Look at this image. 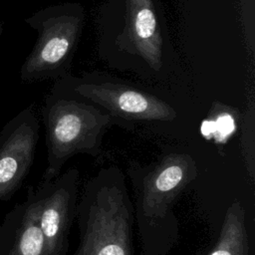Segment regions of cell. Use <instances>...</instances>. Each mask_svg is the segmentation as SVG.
<instances>
[{
	"mask_svg": "<svg viewBox=\"0 0 255 255\" xmlns=\"http://www.w3.org/2000/svg\"><path fill=\"white\" fill-rule=\"evenodd\" d=\"M136 217L144 255H163L177 239V222L172 206L177 196L193 181L197 167L186 153H168L151 166L131 167Z\"/></svg>",
	"mask_w": 255,
	"mask_h": 255,
	"instance_id": "6da1fadb",
	"label": "cell"
},
{
	"mask_svg": "<svg viewBox=\"0 0 255 255\" xmlns=\"http://www.w3.org/2000/svg\"><path fill=\"white\" fill-rule=\"evenodd\" d=\"M76 216L80 243L74 255H133L134 210L117 166L101 168L86 182Z\"/></svg>",
	"mask_w": 255,
	"mask_h": 255,
	"instance_id": "7a4b0ae2",
	"label": "cell"
},
{
	"mask_svg": "<svg viewBox=\"0 0 255 255\" xmlns=\"http://www.w3.org/2000/svg\"><path fill=\"white\" fill-rule=\"evenodd\" d=\"M42 117L48 149L44 181L56 178L66 161L76 154L101 155L104 134L115 124L103 109L83 98H68L57 85L45 99Z\"/></svg>",
	"mask_w": 255,
	"mask_h": 255,
	"instance_id": "3957f363",
	"label": "cell"
},
{
	"mask_svg": "<svg viewBox=\"0 0 255 255\" xmlns=\"http://www.w3.org/2000/svg\"><path fill=\"white\" fill-rule=\"evenodd\" d=\"M85 14L78 3H64L37 11L24 21L37 31V41L20 69L22 82L64 78L83 30Z\"/></svg>",
	"mask_w": 255,
	"mask_h": 255,
	"instance_id": "277c9868",
	"label": "cell"
},
{
	"mask_svg": "<svg viewBox=\"0 0 255 255\" xmlns=\"http://www.w3.org/2000/svg\"><path fill=\"white\" fill-rule=\"evenodd\" d=\"M69 94L79 96L103 109L112 116L115 124L171 122L177 115L175 110L164 101L123 84L78 82L71 84Z\"/></svg>",
	"mask_w": 255,
	"mask_h": 255,
	"instance_id": "5b68a950",
	"label": "cell"
},
{
	"mask_svg": "<svg viewBox=\"0 0 255 255\" xmlns=\"http://www.w3.org/2000/svg\"><path fill=\"white\" fill-rule=\"evenodd\" d=\"M40 125L33 105L12 118L0 131V198L22 182L33 162Z\"/></svg>",
	"mask_w": 255,
	"mask_h": 255,
	"instance_id": "8992f818",
	"label": "cell"
},
{
	"mask_svg": "<svg viewBox=\"0 0 255 255\" xmlns=\"http://www.w3.org/2000/svg\"><path fill=\"white\" fill-rule=\"evenodd\" d=\"M80 174L70 168L61 176L44 181L47 194L40 200L43 255H67L68 235L76 216Z\"/></svg>",
	"mask_w": 255,
	"mask_h": 255,
	"instance_id": "52a82bcc",
	"label": "cell"
},
{
	"mask_svg": "<svg viewBox=\"0 0 255 255\" xmlns=\"http://www.w3.org/2000/svg\"><path fill=\"white\" fill-rule=\"evenodd\" d=\"M124 24L120 50L135 55L148 68L163 67V38L153 0H123Z\"/></svg>",
	"mask_w": 255,
	"mask_h": 255,
	"instance_id": "ba28073f",
	"label": "cell"
},
{
	"mask_svg": "<svg viewBox=\"0 0 255 255\" xmlns=\"http://www.w3.org/2000/svg\"><path fill=\"white\" fill-rule=\"evenodd\" d=\"M250 245L245 225V211L238 200L228 207L215 246L207 255H249Z\"/></svg>",
	"mask_w": 255,
	"mask_h": 255,
	"instance_id": "9c48e42d",
	"label": "cell"
},
{
	"mask_svg": "<svg viewBox=\"0 0 255 255\" xmlns=\"http://www.w3.org/2000/svg\"><path fill=\"white\" fill-rule=\"evenodd\" d=\"M44 237L40 227V200L26 208L11 255H43Z\"/></svg>",
	"mask_w": 255,
	"mask_h": 255,
	"instance_id": "30bf717a",
	"label": "cell"
},
{
	"mask_svg": "<svg viewBox=\"0 0 255 255\" xmlns=\"http://www.w3.org/2000/svg\"><path fill=\"white\" fill-rule=\"evenodd\" d=\"M214 125V133L219 137L228 136L235 128V122L231 115L228 113L217 115L215 120H212Z\"/></svg>",
	"mask_w": 255,
	"mask_h": 255,
	"instance_id": "8fae6325",
	"label": "cell"
},
{
	"mask_svg": "<svg viewBox=\"0 0 255 255\" xmlns=\"http://www.w3.org/2000/svg\"><path fill=\"white\" fill-rule=\"evenodd\" d=\"M201 131L203 134L209 136L211 133H214V125L212 120H207L202 123Z\"/></svg>",
	"mask_w": 255,
	"mask_h": 255,
	"instance_id": "7c38bea8",
	"label": "cell"
},
{
	"mask_svg": "<svg viewBox=\"0 0 255 255\" xmlns=\"http://www.w3.org/2000/svg\"><path fill=\"white\" fill-rule=\"evenodd\" d=\"M2 32H3V23L0 21V36H1Z\"/></svg>",
	"mask_w": 255,
	"mask_h": 255,
	"instance_id": "4fadbf2b",
	"label": "cell"
}]
</instances>
